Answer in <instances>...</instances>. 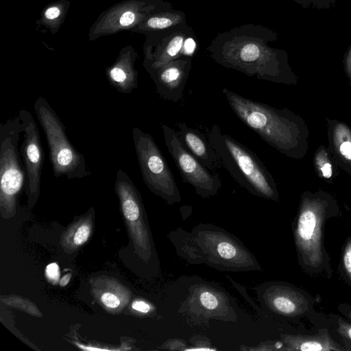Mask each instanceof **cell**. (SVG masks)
<instances>
[{"instance_id": "23", "label": "cell", "mask_w": 351, "mask_h": 351, "mask_svg": "<svg viewBox=\"0 0 351 351\" xmlns=\"http://www.w3.org/2000/svg\"><path fill=\"white\" fill-rule=\"evenodd\" d=\"M302 8L330 9L335 6L337 0H293Z\"/></svg>"}, {"instance_id": "24", "label": "cell", "mask_w": 351, "mask_h": 351, "mask_svg": "<svg viewBox=\"0 0 351 351\" xmlns=\"http://www.w3.org/2000/svg\"><path fill=\"white\" fill-rule=\"evenodd\" d=\"M90 232V228L88 224H82L77 227L73 237L74 245L78 246L84 243L88 239Z\"/></svg>"}, {"instance_id": "25", "label": "cell", "mask_w": 351, "mask_h": 351, "mask_svg": "<svg viewBox=\"0 0 351 351\" xmlns=\"http://www.w3.org/2000/svg\"><path fill=\"white\" fill-rule=\"evenodd\" d=\"M103 304L110 308H116L120 304L119 299L117 295L110 293H105L101 298Z\"/></svg>"}, {"instance_id": "26", "label": "cell", "mask_w": 351, "mask_h": 351, "mask_svg": "<svg viewBox=\"0 0 351 351\" xmlns=\"http://www.w3.org/2000/svg\"><path fill=\"white\" fill-rule=\"evenodd\" d=\"M45 274L48 279L53 283H56L60 276L59 267L56 263L49 264L45 269Z\"/></svg>"}, {"instance_id": "10", "label": "cell", "mask_w": 351, "mask_h": 351, "mask_svg": "<svg viewBox=\"0 0 351 351\" xmlns=\"http://www.w3.org/2000/svg\"><path fill=\"white\" fill-rule=\"evenodd\" d=\"M193 32L186 23L163 30L146 33L143 62L146 71L158 69L182 57L184 42Z\"/></svg>"}, {"instance_id": "2", "label": "cell", "mask_w": 351, "mask_h": 351, "mask_svg": "<svg viewBox=\"0 0 351 351\" xmlns=\"http://www.w3.org/2000/svg\"><path fill=\"white\" fill-rule=\"evenodd\" d=\"M237 117L282 154L302 159L308 152L309 130L303 118L288 108H276L223 88Z\"/></svg>"}, {"instance_id": "21", "label": "cell", "mask_w": 351, "mask_h": 351, "mask_svg": "<svg viewBox=\"0 0 351 351\" xmlns=\"http://www.w3.org/2000/svg\"><path fill=\"white\" fill-rule=\"evenodd\" d=\"M336 330L341 337L346 351H351V322L339 317Z\"/></svg>"}, {"instance_id": "16", "label": "cell", "mask_w": 351, "mask_h": 351, "mask_svg": "<svg viewBox=\"0 0 351 351\" xmlns=\"http://www.w3.org/2000/svg\"><path fill=\"white\" fill-rule=\"evenodd\" d=\"M137 54L132 50L123 49L115 62L106 69V77L118 92L130 93L138 86V71L134 67Z\"/></svg>"}, {"instance_id": "28", "label": "cell", "mask_w": 351, "mask_h": 351, "mask_svg": "<svg viewBox=\"0 0 351 351\" xmlns=\"http://www.w3.org/2000/svg\"><path fill=\"white\" fill-rule=\"evenodd\" d=\"M62 10L58 5H52L46 9L44 17L48 21H53L60 17Z\"/></svg>"}, {"instance_id": "3", "label": "cell", "mask_w": 351, "mask_h": 351, "mask_svg": "<svg viewBox=\"0 0 351 351\" xmlns=\"http://www.w3.org/2000/svg\"><path fill=\"white\" fill-rule=\"evenodd\" d=\"M169 238L177 254L189 264H206L219 271L261 270L254 256L235 236L213 224L199 223L191 232L178 228Z\"/></svg>"}, {"instance_id": "29", "label": "cell", "mask_w": 351, "mask_h": 351, "mask_svg": "<svg viewBox=\"0 0 351 351\" xmlns=\"http://www.w3.org/2000/svg\"><path fill=\"white\" fill-rule=\"evenodd\" d=\"M132 306L133 309L143 313L149 312L151 309V306L149 304L141 300L134 301Z\"/></svg>"}, {"instance_id": "15", "label": "cell", "mask_w": 351, "mask_h": 351, "mask_svg": "<svg viewBox=\"0 0 351 351\" xmlns=\"http://www.w3.org/2000/svg\"><path fill=\"white\" fill-rule=\"evenodd\" d=\"M327 147L338 167L351 175V128L345 122L326 118Z\"/></svg>"}, {"instance_id": "13", "label": "cell", "mask_w": 351, "mask_h": 351, "mask_svg": "<svg viewBox=\"0 0 351 351\" xmlns=\"http://www.w3.org/2000/svg\"><path fill=\"white\" fill-rule=\"evenodd\" d=\"M191 65V58L182 56L161 67L147 71L160 97L168 101L178 102L183 97Z\"/></svg>"}, {"instance_id": "32", "label": "cell", "mask_w": 351, "mask_h": 351, "mask_svg": "<svg viewBox=\"0 0 351 351\" xmlns=\"http://www.w3.org/2000/svg\"><path fill=\"white\" fill-rule=\"evenodd\" d=\"M350 86H351V82H350Z\"/></svg>"}, {"instance_id": "1", "label": "cell", "mask_w": 351, "mask_h": 351, "mask_svg": "<svg viewBox=\"0 0 351 351\" xmlns=\"http://www.w3.org/2000/svg\"><path fill=\"white\" fill-rule=\"evenodd\" d=\"M278 39L274 30L246 24L218 34L207 47L219 64L258 80L296 86L298 77L289 63L288 54L269 45Z\"/></svg>"}, {"instance_id": "31", "label": "cell", "mask_w": 351, "mask_h": 351, "mask_svg": "<svg viewBox=\"0 0 351 351\" xmlns=\"http://www.w3.org/2000/svg\"><path fill=\"white\" fill-rule=\"evenodd\" d=\"M71 274H68L64 276L60 280V285L62 287L66 285L71 278Z\"/></svg>"}, {"instance_id": "27", "label": "cell", "mask_w": 351, "mask_h": 351, "mask_svg": "<svg viewBox=\"0 0 351 351\" xmlns=\"http://www.w3.org/2000/svg\"><path fill=\"white\" fill-rule=\"evenodd\" d=\"M343 65L345 73L349 81L351 82V45L343 55Z\"/></svg>"}, {"instance_id": "14", "label": "cell", "mask_w": 351, "mask_h": 351, "mask_svg": "<svg viewBox=\"0 0 351 351\" xmlns=\"http://www.w3.org/2000/svg\"><path fill=\"white\" fill-rule=\"evenodd\" d=\"M173 9V5L163 0H132L129 1V7L118 8L116 14H110V22L104 27L111 29H119L122 27L133 28L150 14Z\"/></svg>"}, {"instance_id": "5", "label": "cell", "mask_w": 351, "mask_h": 351, "mask_svg": "<svg viewBox=\"0 0 351 351\" xmlns=\"http://www.w3.org/2000/svg\"><path fill=\"white\" fill-rule=\"evenodd\" d=\"M208 139L220 163L239 184L254 195L278 201L276 182L255 153L217 124L210 129Z\"/></svg>"}, {"instance_id": "20", "label": "cell", "mask_w": 351, "mask_h": 351, "mask_svg": "<svg viewBox=\"0 0 351 351\" xmlns=\"http://www.w3.org/2000/svg\"><path fill=\"white\" fill-rule=\"evenodd\" d=\"M313 162L317 176L327 184H332L339 175V167L324 145H320L315 152Z\"/></svg>"}, {"instance_id": "17", "label": "cell", "mask_w": 351, "mask_h": 351, "mask_svg": "<svg viewBox=\"0 0 351 351\" xmlns=\"http://www.w3.org/2000/svg\"><path fill=\"white\" fill-rule=\"evenodd\" d=\"M179 136L184 147L208 169L213 170L219 162V157L208 139L198 130L179 123Z\"/></svg>"}, {"instance_id": "19", "label": "cell", "mask_w": 351, "mask_h": 351, "mask_svg": "<svg viewBox=\"0 0 351 351\" xmlns=\"http://www.w3.org/2000/svg\"><path fill=\"white\" fill-rule=\"evenodd\" d=\"M186 14L183 11L169 9L150 14L134 27L139 33H149L163 30L186 23Z\"/></svg>"}, {"instance_id": "11", "label": "cell", "mask_w": 351, "mask_h": 351, "mask_svg": "<svg viewBox=\"0 0 351 351\" xmlns=\"http://www.w3.org/2000/svg\"><path fill=\"white\" fill-rule=\"evenodd\" d=\"M23 128L21 155L26 172V191L29 202L33 204L40 193L41 173L45 158L40 136L32 113L25 109L19 112Z\"/></svg>"}, {"instance_id": "9", "label": "cell", "mask_w": 351, "mask_h": 351, "mask_svg": "<svg viewBox=\"0 0 351 351\" xmlns=\"http://www.w3.org/2000/svg\"><path fill=\"white\" fill-rule=\"evenodd\" d=\"M232 307L224 291L206 283L189 289L180 311L183 310L187 315L200 322L210 319L235 321L236 314Z\"/></svg>"}, {"instance_id": "22", "label": "cell", "mask_w": 351, "mask_h": 351, "mask_svg": "<svg viewBox=\"0 0 351 351\" xmlns=\"http://www.w3.org/2000/svg\"><path fill=\"white\" fill-rule=\"evenodd\" d=\"M341 267L347 280L351 284V237L347 238L343 247Z\"/></svg>"}, {"instance_id": "30", "label": "cell", "mask_w": 351, "mask_h": 351, "mask_svg": "<svg viewBox=\"0 0 351 351\" xmlns=\"http://www.w3.org/2000/svg\"><path fill=\"white\" fill-rule=\"evenodd\" d=\"M338 310L349 321L351 322V305L348 304H340L338 305Z\"/></svg>"}, {"instance_id": "7", "label": "cell", "mask_w": 351, "mask_h": 351, "mask_svg": "<svg viewBox=\"0 0 351 351\" xmlns=\"http://www.w3.org/2000/svg\"><path fill=\"white\" fill-rule=\"evenodd\" d=\"M132 134L141 173L146 186L169 205L180 202L179 188L153 137L137 127L133 128Z\"/></svg>"}, {"instance_id": "12", "label": "cell", "mask_w": 351, "mask_h": 351, "mask_svg": "<svg viewBox=\"0 0 351 351\" xmlns=\"http://www.w3.org/2000/svg\"><path fill=\"white\" fill-rule=\"evenodd\" d=\"M263 307L276 315L294 318L307 313L310 302L296 287L280 282H267L255 288Z\"/></svg>"}, {"instance_id": "6", "label": "cell", "mask_w": 351, "mask_h": 351, "mask_svg": "<svg viewBox=\"0 0 351 351\" xmlns=\"http://www.w3.org/2000/svg\"><path fill=\"white\" fill-rule=\"evenodd\" d=\"M34 110L45 134L53 176L68 179L88 177L90 171L84 155L71 144L62 121L46 99L38 97L34 104Z\"/></svg>"}, {"instance_id": "4", "label": "cell", "mask_w": 351, "mask_h": 351, "mask_svg": "<svg viewBox=\"0 0 351 351\" xmlns=\"http://www.w3.org/2000/svg\"><path fill=\"white\" fill-rule=\"evenodd\" d=\"M341 214L337 199L327 191H305L301 195L292 228L298 261L307 274L330 278V257L324 243V228L329 219Z\"/></svg>"}, {"instance_id": "8", "label": "cell", "mask_w": 351, "mask_h": 351, "mask_svg": "<svg viewBox=\"0 0 351 351\" xmlns=\"http://www.w3.org/2000/svg\"><path fill=\"white\" fill-rule=\"evenodd\" d=\"M165 145L174 160L182 180L191 185L202 198L215 196L222 182L218 174L210 172L183 145L179 134L169 126L161 125Z\"/></svg>"}, {"instance_id": "18", "label": "cell", "mask_w": 351, "mask_h": 351, "mask_svg": "<svg viewBox=\"0 0 351 351\" xmlns=\"http://www.w3.org/2000/svg\"><path fill=\"white\" fill-rule=\"evenodd\" d=\"M282 350L287 351H346L324 329L316 335H280Z\"/></svg>"}]
</instances>
